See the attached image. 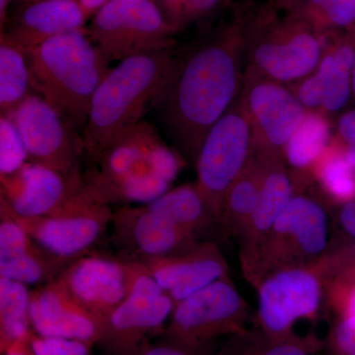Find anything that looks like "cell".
Segmentation results:
<instances>
[{
    "label": "cell",
    "instance_id": "obj_30",
    "mask_svg": "<svg viewBox=\"0 0 355 355\" xmlns=\"http://www.w3.org/2000/svg\"><path fill=\"white\" fill-rule=\"evenodd\" d=\"M27 347L33 355H90L92 345L79 340L44 338L33 333Z\"/></svg>",
    "mask_w": 355,
    "mask_h": 355
},
{
    "label": "cell",
    "instance_id": "obj_29",
    "mask_svg": "<svg viewBox=\"0 0 355 355\" xmlns=\"http://www.w3.org/2000/svg\"><path fill=\"white\" fill-rule=\"evenodd\" d=\"M354 169L345 157L331 159L322 169V182L334 197L349 200L355 196Z\"/></svg>",
    "mask_w": 355,
    "mask_h": 355
},
{
    "label": "cell",
    "instance_id": "obj_9",
    "mask_svg": "<svg viewBox=\"0 0 355 355\" xmlns=\"http://www.w3.org/2000/svg\"><path fill=\"white\" fill-rule=\"evenodd\" d=\"M142 263L121 257L87 254L72 261L57 282L81 307L104 321L128 297Z\"/></svg>",
    "mask_w": 355,
    "mask_h": 355
},
{
    "label": "cell",
    "instance_id": "obj_43",
    "mask_svg": "<svg viewBox=\"0 0 355 355\" xmlns=\"http://www.w3.org/2000/svg\"><path fill=\"white\" fill-rule=\"evenodd\" d=\"M15 1L18 6H25V4L30 3V2L36 1V0H13Z\"/></svg>",
    "mask_w": 355,
    "mask_h": 355
},
{
    "label": "cell",
    "instance_id": "obj_7",
    "mask_svg": "<svg viewBox=\"0 0 355 355\" xmlns=\"http://www.w3.org/2000/svg\"><path fill=\"white\" fill-rule=\"evenodd\" d=\"M0 180V200L18 216H53L96 200L79 169L62 173L28 161L18 171Z\"/></svg>",
    "mask_w": 355,
    "mask_h": 355
},
{
    "label": "cell",
    "instance_id": "obj_13",
    "mask_svg": "<svg viewBox=\"0 0 355 355\" xmlns=\"http://www.w3.org/2000/svg\"><path fill=\"white\" fill-rule=\"evenodd\" d=\"M241 307V297L234 287L225 280H217L175 305L167 340L197 350L227 330Z\"/></svg>",
    "mask_w": 355,
    "mask_h": 355
},
{
    "label": "cell",
    "instance_id": "obj_12",
    "mask_svg": "<svg viewBox=\"0 0 355 355\" xmlns=\"http://www.w3.org/2000/svg\"><path fill=\"white\" fill-rule=\"evenodd\" d=\"M250 132L246 121L235 114L222 116L212 125L198 150V188L214 212L221 207L222 197L241 172Z\"/></svg>",
    "mask_w": 355,
    "mask_h": 355
},
{
    "label": "cell",
    "instance_id": "obj_33",
    "mask_svg": "<svg viewBox=\"0 0 355 355\" xmlns=\"http://www.w3.org/2000/svg\"><path fill=\"white\" fill-rule=\"evenodd\" d=\"M321 6L333 22L347 25L355 19V0H312Z\"/></svg>",
    "mask_w": 355,
    "mask_h": 355
},
{
    "label": "cell",
    "instance_id": "obj_16",
    "mask_svg": "<svg viewBox=\"0 0 355 355\" xmlns=\"http://www.w3.org/2000/svg\"><path fill=\"white\" fill-rule=\"evenodd\" d=\"M321 287L314 275L305 270L277 273L260 291V316L266 330L282 334L301 318L310 316L319 307Z\"/></svg>",
    "mask_w": 355,
    "mask_h": 355
},
{
    "label": "cell",
    "instance_id": "obj_19",
    "mask_svg": "<svg viewBox=\"0 0 355 355\" xmlns=\"http://www.w3.org/2000/svg\"><path fill=\"white\" fill-rule=\"evenodd\" d=\"M250 106L268 139L277 146L286 144L304 118L300 102L272 84L254 87Z\"/></svg>",
    "mask_w": 355,
    "mask_h": 355
},
{
    "label": "cell",
    "instance_id": "obj_1",
    "mask_svg": "<svg viewBox=\"0 0 355 355\" xmlns=\"http://www.w3.org/2000/svg\"><path fill=\"white\" fill-rule=\"evenodd\" d=\"M166 50L135 55L110 69L96 89L83 130L85 153L94 162L158 105L176 76Z\"/></svg>",
    "mask_w": 355,
    "mask_h": 355
},
{
    "label": "cell",
    "instance_id": "obj_8",
    "mask_svg": "<svg viewBox=\"0 0 355 355\" xmlns=\"http://www.w3.org/2000/svg\"><path fill=\"white\" fill-rule=\"evenodd\" d=\"M174 308L146 268L128 297L104 320L97 345L105 355H133L170 320Z\"/></svg>",
    "mask_w": 355,
    "mask_h": 355
},
{
    "label": "cell",
    "instance_id": "obj_27",
    "mask_svg": "<svg viewBox=\"0 0 355 355\" xmlns=\"http://www.w3.org/2000/svg\"><path fill=\"white\" fill-rule=\"evenodd\" d=\"M292 200L291 182L284 173H272L259 193L256 209L252 214L254 227L268 231L273 227L280 214Z\"/></svg>",
    "mask_w": 355,
    "mask_h": 355
},
{
    "label": "cell",
    "instance_id": "obj_41",
    "mask_svg": "<svg viewBox=\"0 0 355 355\" xmlns=\"http://www.w3.org/2000/svg\"><path fill=\"white\" fill-rule=\"evenodd\" d=\"M2 355H33L27 347V342L14 345L10 349L3 352Z\"/></svg>",
    "mask_w": 355,
    "mask_h": 355
},
{
    "label": "cell",
    "instance_id": "obj_42",
    "mask_svg": "<svg viewBox=\"0 0 355 355\" xmlns=\"http://www.w3.org/2000/svg\"><path fill=\"white\" fill-rule=\"evenodd\" d=\"M349 313L350 316L355 317V291L352 296V300L349 303Z\"/></svg>",
    "mask_w": 355,
    "mask_h": 355
},
{
    "label": "cell",
    "instance_id": "obj_34",
    "mask_svg": "<svg viewBox=\"0 0 355 355\" xmlns=\"http://www.w3.org/2000/svg\"><path fill=\"white\" fill-rule=\"evenodd\" d=\"M336 342L343 355H355V317L349 316L340 324Z\"/></svg>",
    "mask_w": 355,
    "mask_h": 355
},
{
    "label": "cell",
    "instance_id": "obj_10",
    "mask_svg": "<svg viewBox=\"0 0 355 355\" xmlns=\"http://www.w3.org/2000/svg\"><path fill=\"white\" fill-rule=\"evenodd\" d=\"M9 211L40 247L67 263L89 254L113 217L110 207L97 202L46 216L22 217Z\"/></svg>",
    "mask_w": 355,
    "mask_h": 355
},
{
    "label": "cell",
    "instance_id": "obj_24",
    "mask_svg": "<svg viewBox=\"0 0 355 355\" xmlns=\"http://www.w3.org/2000/svg\"><path fill=\"white\" fill-rule=\"evenodd\" d=\"M146 205L191 233L202 226L207 216L214 212L198 186H183L167 191Z\"/></svg>",
    "mask_w": 355,
    "mask_h": 355
},
{
    "label": "cell",
    "instance_id": "obj_17",
    "mask_svg": "<svg viewBox=\"0 0 355 355\" xmlns=\"http://www.w3.org/2000/svg\"><path fill=\"white\" fill-rule=\"evenodd\" d=\"M6 23L1 36L23 50L34 48L46 40L85 29L88 17L79 0H36L20 6Z\"/></svg>",
    "mask_w": 355,
    "mask_h": 355
},
{
    "label": "cell",
    "instance_id": "obj_37",
    "mask_svg": "<svg viewBox=\"0 0 355 355\" xmlns=\"http://www.w3.org/2000/svg\"><path fill=\"white\" fill-rule=\"evenodd\" d=\"M340 132L349 146L345 157L355 168V112H350L343 116L340 121Z\"/></svg>",
    "mask_w": 355,
    "mask_h": 355
},
{
    "label": "cell",
    "instance_id": "obj_11",
    "mask_svg": "<svg viewBox=\"0 0 355 355\" xmlns=\"http://www.w3.org/2000/svg\"><path fill=\"white\" fill-rule=\"evenodd\" d=\"M114 246L121 258L144 263L191 250L193 233L179 227L146 205L121 207L112 217Z\"/></svg>",
    "mask_w": 355,
    "mask_h": 355
},
{
    "label": "cell",
    "instance_id": "obj_4",
    "mask_svg": "<svg viewBox=\"0 0 355 355\" xmlns=\"http://www.w3.org/2000/svg\"><path fill=\"white\" fill-rule=\"evenodd\" d=\"M235 89L234 60L227 49L214 44L188 60L158 105L178 139L200 148L210 128L224 116Z\"/></svg>",
    "mask_w": 355,
    "mask_h": 355
},
{
    "label": "cell",
    "instance_id": "obj_15",
    "mask_svg": "<svg viewBox=\"0 0 355 355\" xmlns=\"http://www.w3.org/2000/svg\"><path fill=\"white\" fill-rule=\"evenodd\" d=\"M69 263L40 247L0 200V277L43 286L57 279Z\"/></svg>",
    "mask_w": 355,
    "mask_h": 355
},
{
    "label": "cell",
    "instance_id": "obj_26",
    "mask_svg": "<svg viewBox=\"0 0 355 355\" xmlns=\"http://www.w3.org/2000/svg\"><path fill=\"white\" fill-rule=\"evenodd\" d=\"M328 139L329 125L322 116H304L286 144L289 163L297 168L310 165L323 153Z\"/></svg>",
    "mask_w": 355,
    "mask_h": 355
},
{
    "label": "cell",
    "instance_id": "obj_25",
    "mask_svg": "<svg viewBox=\"0 0 355 355\" xmlns=\"http://www.w3.org/2000/svg\"><path fill=\"white\" fill-rule=\"evenodd\" d=\"M354 64L355 53L349 46L324 58L317 73L323 84L324 109L338 111L345 106L349 96V72Z\"/></svg>",
    "mask_w": 355,
    "mask_h": 355
},
{
    "label": "cell",
    "instance_id": "obj_20",
    "mask_svg": "<svg viewBox=\"0 0 355 355\" xmlns=\"http://www.w3.org/2000/svg\"><path fill=\"white\" fill-rule=\"evenodd\" d=\"M273 228L279 234L292 236L306 254H321L328 244L326 212L307 198H292Z\"/></svg>",
    "mask_w": 355,
    "mask_h": 355
},
{
    "label": "cell",
    "instance_id": "obj_5",
    "mask_svg": "<svg viewBox=\"0 0 355 355\" xmlns=\"http://www.w3.org/2000/svg\"><path fill=\"white\" fill-rule=\"evenodd\" d=\"M89 36L111 62L166 50L170 23L155 0H110L90 18Z\"/></svg>",
    "mask_w": 355,
    "mask_h": 355
},
{
    "label": "cell",
    "instance_id": "obj_23",
    "mask_svg": "<svg viewBox=\"0 0 355 355\" xmlns=\"http://www.w3.org/2000/svg\"><path fill=\"white\" fill-rule=\"evenodd\" d=\"M34 93L25 51L6 37L0 40V112L9 114Z\"/></svg>",
    "mask_w": 355,
    "mask_h": 355
},
{
    "label": "cell",
    "instance_id": "obj_22",
    "mask_svg": "<svg viewBox=\"0 0 355 355\" xmlns=\"http://www.w3.org/2000/svg\"><path fill=\"white\" fill-rule=\"evenodd\" d=\"M31 293L26 284L0 277V349L1 354L27 342L32 335Z\"/></svg>",
    "mask_w": 355,
    "mask_h": 355
},
{
    "label": "cell",
    "instance_id": "obj_36",
    "mask_svg": "<svg viewBox=\"0 0 355 355\" xmlns=\"http://www.w3.org/2000/svg\"><path fill=\"white\" fill-rule=\"evenodd\" d=\"M196 350L182 347L169 340L162 343H144L133 355H195Z\"/></svg>",
    "mask_w": 355,
    "mask_h": 355
},
{
    "label": "cell",
    "instance_id": "obj_28",
    "mask_svg": "<svg viewBox=\"0 0 355 355\" xmlns=\"http://www.w3.org/2000/svg\"><path fill=\"white\" fill-rule=\"evenodd\" d=\"M29 161V154L17 128L9 116H0V177L8 176Z\"/></svg>",
    "mask_w": 355,
    "mask_h": 355
},
{
    "label": "cell",
    "instance_id": "obj_14",
    "mask_svg": "<svg viewBox=\"0 0 355 355\" xmlns=\"http://www.w3.org/2000/svg\"><path fill=\"white\" fill-rule=\"evenodd\" d=\"M30 321L36 335L90 345L99 342L104 323L70 297L55 279L32 291Z\"/></svg>",
    "mask_w": 355,
    "mask_h": 355
},
{
    "label": "cell",
    "instance_id": "obj_6",
    "mask_svg": "<svg viewBox=\"0 0 355 355\" xmlns=\"http://www.w3.org/2000/svg\"><path fill=\"white\" fill-rule=\"evenodd\" d=\"M9 116L24 141L29 161L46 166L58 172L79 169V160L85 153L83 135L76 125L46 101L32 93Z\"/></svg>",
    "mask_w": 355,
    "mask_h": 355
},
{
    "label": "cell",
    "instance_id": "obj_31",
    "mask_svg": "<svg viewBox=\"0 0 355 355\" xmlns=\"http://www.w3.org/2000/svg\"><path fill=\"white\" fill-rule=\"evenodd\" d=\"M259 193L260 191L251 181L238 182L229 191V209L239 217L252 216L258 202Z\"/></svg>",
    "mask_w": 355,
    "mask_h": 355
},
{
    "label": "cell",
    "instance_id": "obj_21",
    "mask_svg": "<svg viewBox=\"0 0 355 355\" xmlns=\"http://www.w3.org/2000/svg\"><path fill=\"white\" fill-rule=\"evenodd\" d=\"M320 46L310 35L301 34L284 44H266L254 53L256 62L279 80H293L316 67Z\"/></svg>",
    "mask_w": 355,
    "mask_h": 355
},
{
    "label": "cell",
    "instance_id": "obj_2",
    "mask_svg": "<svg viewBox=\"0 0 355 355\" xmlns=\"http://www.w3.org/2000/svg\"><path fill=\"white\" fill-rule=\"evenodd\" d=\"M85 175L88 190L105 205L147 203L169 191L180 171L177 156L139 123L119 137Z\"/></svg>",
    "mask_w": 355,
    "mask_h": 355
},
{
    "label": "cell",
    "instance_id": "obj_32",
    "mask_svg": "<svg viewBox=\"0 0 355 355\" xmlns=\"http://www.w3.org/2000/svg\"><path fill=\"white\" fill-rule=\"evenodd\" d=\"M162 9L166 17L171 14L173 17L193 15L205 12L218 3L219 0H155ZM168 19V18H167Z\"/></svg>",
    "mask_w": 355,
    "mask_h": 355
},
{
    "label": "cell",
    "instance_id": "obj_44",
    "mask_svg": "<svg viewBox=\"0 0 355 355\" xmlns=\"http://www.w3.org/2000/svg\"><path fill=\"white\" fill-rule=\"evenodd\" d=\"M352 84H354V89L355 92V64L354 67V74H352Z\"/></svg>",
    "mask_w": 355,
    "mask_h": 355
},
{
    "label": "cell",
    "instance_id": "obj_3",
    "mask_svg": "<svg viewBox=\"0 0 355 355\" xmlns=\"http://www.w3.org/2000/svg\"><path fill=\"white\" fill-rule=\"evenodd\" d=\"M24 51L33 91L84 130L96 89L110 70L109 60L87 30L60 35Z\"/></svg>",
    "mask_w": 355,
    "mask_h": 355
},
{
    "label": "cell",
    "instance_id": "obj_39",
    "mask_svg": "<svg viewBox=\"0 0 355 355\" xmlns=\"http://www.w3.org/2000/svg\"><path fill=\"white\" fill-rule=\"evenodd\" d=\"M340 220L343 227L349 233L355 236V202H349L343 207Z\"/></svg>",
    "mask_w": 355,
    "mask_h": 355
},
{
    "label": "cell",
    "instance_id": "obj_40",
    "mask_svg": "<svg viewBox=\"0 0 355 355\" xmlns=\"http://www.w3.org/2000/svg\"><path fill=\"white\" fill-rule=\"evenodd\" d=\"M109 1L110 0H79L88 19Z\"/></svg>",
    "mask_w": 355,
    "mask_h": 355
},
{
    "label": "cell",
    "instance_id": "obj_18",
    "mask_svg": "<svg viewBox=\"0 0 355 355\" xmlns=\"http://www.w3.org/2000/svg\"><path fill=\"white\" fill-rule=\"evenodd\" d=\"M146 270L175 305L222 279L225 266L211 247L189 251L144 263Z\"/></svg>",
    "mask_w": 355,
    "mask_h": 355
},
{
    "label": "cell",
    "instance_id": "obj_35",
    "mask_svg": "<svg viewBox=\"0 0 355 355\" xmlns=\"http://www.w3.org/2000/svg\"><path fill=\"white\" fill-rule=\"evenodd\" d=\"M323 84L318 73L307 79L299 91L300 102L307 107H316L323 104Z\"/></svg>",
    "mask_w": 355,
    "mask_h": 355
},
{
    "label": "cell",
    "instance_id": "obj_38",
    "mask_svg": "<svg viewBox=\"0 0 355 355\" xmlns=\"http://www.w3.org/2000/svg\"><path fill=\"white\" fill-rule=\"evenodd\" d=\"M261 355H308L307 352L302 347L293 343H284L266 350Z\"/></svg>",
    "mask_w": 355,
    "mask_h": 355
}]
</instances>
